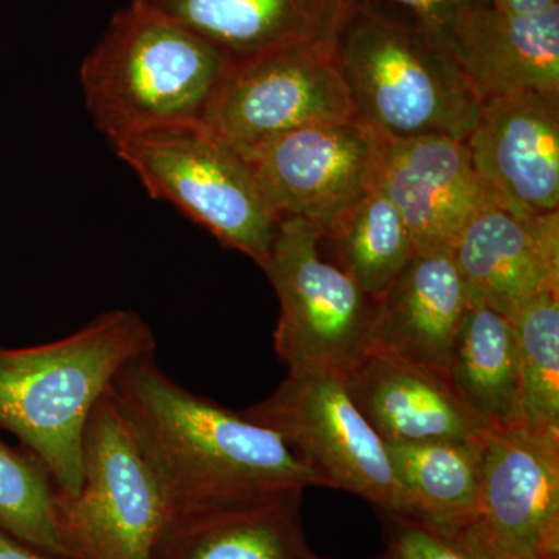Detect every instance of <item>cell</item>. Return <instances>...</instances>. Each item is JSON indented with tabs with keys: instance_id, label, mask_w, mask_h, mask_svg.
Listing matches in <instances>:
<instances>
[{
	"instance_id": "6da1fadb",
	"label": "cell",
	"mask_w": 559,
	"mask_h": 559,
	"mask_svg": "<svg viewBox=\"0 0 559 559\" xmlns=\"http://www.w3.org/2000/svg\"><path fill=\"white\" fill-rule=\"evenodd\" d=\"M110 393L176 509L330 487L278 433L183 389L154 355L127 364Z\"/></svg>"
},
{
	"instance_id": "7a4b0ae2",
	"label": "cell",
	"mask_w": 559,
	"mask_h": 559,
	"mask_svg": "<svg viewBox=\"0 0 559 559\" xmlns=\"http://www.w3.org/2000/svg\"><path fill=\"white\" fill-rule=\"evenodd\" d=\"M154 352L153 330L132 310L102 312L49 344L0 345V429L43 460L60 495H75L92 409L127 364Z\"/></svg>"
},
{
	"instance_id": "3957f363",
	"label": "cell",
	"mask_w": 559,
	"mask_h": 559,
	"mask_svg": "<svg viewBox=\"0 0 559 559\" xmlns=\"http://www.w3.org/2000/svg\"><path fill=\"white\" fill-rule=\"evenodd\" d=\"M356 119L384 140H466L481 102L439 36L347 0L331 38Z\"/></svg>"
},
{
	"instance_id": "277c9868",
	"label": "cell",
	"mask_w": 559,
	"mask_h": 559,
	"mask_svg": "<svg viewBox=\"0 0 559 559\" xmlns=\"http://www.w3.org/2000/svg\"><path fill=\"white\" fill-rule=\"evenodd\" d=\"M229 58L189 28L131 0L80 69L87 112L110 145L202 123Z\"/></svg>"
},
{
	"instance_id": "5b68a950",
	"label": "cell",
	"mask_w": 559,
	"mask_h": 559,
	"mask_svg": "<svg viewBox=\"0 0 559 559\" xmlns=\"http://www.w3.org/2000/svg\"><path fill=\"white\" fill-rule=\"evenodd\" d=\"M83 479L57 491L58 533L70 559H154L176 506L110 388L87 419Z\"/></svg>"
},
{
	"instance_id": "8992f818",
	"label": "cell",
	"mask_w": 559,
	"mask_h": 559,
	"mask_svg": "<svg viewBox=\"0 0 559 559\" xmlns=\"http://www.w3.org/2000/svg\"><path fill=\"white\" fill-rule=\"evenodd\" d=\"M112 146L151 197L170 202L263 270L278 218L249 162L226 140L197 123L143 132Z\"/></svg>"
},
{
	"instance_id": "52a82bcc",
	"label": "cell",
	"mask_w": 559,
	"mask_h": 559,
	"mask_svg": "<svg viewBox=\"0 0 559 559\" xmlns=\"http://www.w3.org/2000/svg\"><path fill=\"white\" fill-rule=\"evenodd\" d=\"M322 234L300 218L278 221L263 271L280 301L274 348L289 373L345 374L371 349L378 301L320 255Z\"/></svg>"
},
{
	"instance_id": "ba28073f",
	"label": "cell",
	"mask_w": 559,
	"mask_h": 559,
	"mask_svg": "<svg viewBox=\"0 0 559 559\" xmlns=\"http://www.w3.org/2000/svg\"><path fill=\"white\" fill-rule=\"evenodd\" d=\"M241 415L278 433L330 488L358 495L382 513L411 516L388 448L353 403L342 374L288 373L272 395Z\"/></svg>"
},
{
	"instance_id": "9c48e42d",
	"label": "cell",
	"mask_w": 559,
	"mask_h": 559,
	"mask_svg": "<svg viewBox=\"0 0 559 559\" xmlns=\"http://www.w3.org/2000/svg\"><path fill=\"white\" fill-rule=\"evenodd\" d=\"M356 117L329 43H300L229 62L202 124L242 157L286 132Z\"/></svg>"
},
{
	"instance_id": "30bf717a",
	"label": "cell",
	"mask_w": 559,
	"mask_h": 559,
	"mask_svg": "<svg viewBox=\"0 0 559 559\" xmlns=\"http://www.w3.org/2000/svg\"><path fill=\"white\" fill-rule=\"evenodd\" d=\"M381 145L380 135L353 117L286 132L245 159L278 221L305 219L325 238L377 186Z\"/></svg>"
},
{
	"instance_id": "8fae6325",
	"label": "cell",
	"mask_w": 559,
	"mask_h": 559,
	"mask_svg": "<svg viewBox=\"0 0 559 559\" xmlns=\"http://www.w3.org/2000/svg\"><path fill=\"white\" fill-rule=\"evenodd\" d=\"M463 533L491 559H559V436L485 433L479 507Z\"/></svg>"
},
{
	"instance_id": "7c38bea8",
	"label": "cell",
	"mask_w": 559,
	"mask_h": 559,
	"mask_svg": "<svg viewBox=\"0 0 559 559\" xmlns=\"http://www.w3.org/2000/svg\"><path fill=\"white\" fill-rule=\"evenodd\" d=\"M465 142L499 205L525 216L559 212V97L521 92L484 102Z\"/></svg>"
},
{
	"instance_id": "4fadbf2b",
	"label": "cell",
	"mask_w": 559,
	"mask_h": 559,
	"mask_svg": "<svg viewBox=\"0 0 559 559\" xmlns=\"http://www.w3.org/2000/svg\"><path fill=\"white\" fill-rule=\"evenodd\" d=\"M377 186L403 216L415 252H451L477 210L495 201L465 140L382 139Z\"/></svg>"
},
{
	"instance_id": "5bb4252c",
	"label": "cell",
	"mask_w": 559,
	"mask_h": 559,
	"mask_svg": "<svg viewBox=\"0 0 559 559\" xmlns=\"http://www.w3.org/2000/svg\"><path fill=\"white\" fill-rule=\"evenodd\" d=\"M468 288L514 322L530 301L559 290V212L525 216L491 201L451 250Z\"/></svg>"
},
{
	"instance_id": "9a60e30c",
	"label": "cell",
	"mask_w": 559,
	"mask_h": 559,
	"mask_svg": "<svg viewBox=\"0 0 559 559\" xmlns=\"http://www.w3.org/2000/svg\"><path fill=\"white\" fill-rule=\"evenodd\" d=\"M439 38L481 103L521 92L559 97V5L538 14L474 7Z\"/></svg>"
},
{
	"instance_id": "2e32d148",
	"label": "cell",
	"mask_w": 559,
	"mask_h": 559,
	"mask_svg": "<svg viewBox=\"0 0 559 559\" xmlns=\"http://www.w3.org/2000/svg\"><path fill=\"white\" fill-rule=\"evenodd\" d=\"M344 381L384 443L476 441L489 430L466 409L447 374L384 349L371 348Z\"/></svg>"
},
{
	"instance_id": "e0dca14e",
	"label": "cell",
	"mask_w": 559,
	"mask_h": 559,
	"mask_svg": "<svg viewBox=\"0 0 559 559\" xmlns=\"http://www.w3.org/2000/svg\"><path fill=\"white\" fill-rule=\"evenodd\" d=\"M304 489L176 509L154 559H314L301 525Z\"/></svg>"
},
{
	"instance_id": "ac0fdd59",
	"label": "cell",
	"mask_w": 559,
	"mask_h": 559,
	"mask_svg": "<svg viewBox=\"0 0 559 559\" xmlns=\"http://www.w3.org/2000/svg\"><path fill=\"white\" fill-rule=\"evenodd\" d=\"M468 299L451 252H415L378 300L371 348L447 374Z\"/></svg>"
},
{
	"instance_id": "d6986e66",
	"label": "cell",
	"mask_w": 559,
	"mask_h": 559,
	"mask_svg": "<svg viewBox=\"0 0 559 559\" xmlns=\"http://www.w3.org/2000/svg\"><path fill=\"white\" fill-rule=\"evenodd\" d=\"M207 40L230 62L329 43L347 0H139Z\"/></svg>"
},
{
	"instance_id": "ffe728a7",
	"label": "cell",
	"mask_w": 559,
	"mask_h": 559,
	"mask_svg": "<svg viewBox=\"0 0 559 559\" xmlns=\"http://www.w3.org/2000/svg\"><path fill=\"white\" fill-rule=\"evenodd\" d=\"M448 381L487 429L524 426L521 348L513 322L469 289Z\"/></svg>"
},
{
	"instance_id": "44dd1931",
	"label": "cell",
	"mask_w": 559,
	"mask_h": 559,
	"mask_svg": "<svg viewBox=\"0 0 559 559\" xmlns=\"http://www.w3.org/2000/svg\"><path fill=\"white\" fill-rule=\"evenodd\" d=\"M481 441L385 443L411 520L450 533L473 525L479 507Z\"/></svg>"
},
{
	"instance_id": "7402d4cb",
	"label": "cell",
	"mask_w": 559,
	"mask_h": 559,
	"mask_svg": "<svg viewBox=\"0 0 559 559\" xmlns=\"http://www.w3.org/2000/svg\"><path fill=\"white\" fill-rule=\"evenodd\" d=\"M322 240L333 246L337 266L377 301L415 253L403 216L378 186L360 198Z\"/></svg>"
},
{
	"instance_id": "603a6c76",
	"label": "cell",
	"mask_w": 559,
	"mask_h": 559,
	"mask_svg": "<svg viewBox=\"0 0 559 559\" xmlns=\"http://www.w3.org/2000/svg\"><path fill=\"white\" fill-rule=\"evenodd\" d=\"M513 325L521 348L524 426L559 436V290L530 301Z\"/></svg>"
},
{
	"instance_id": "cb8c5ba5",
	"label": "cell",
	"mask_w": 559,
	"mask_h": 559,
	"mask_svg": "<svg viewBox=\"0 0 559 559\" xmlns=\"http://www.w3.org/2000/svg\"><path fill=\"white\" fill-rule=\"evenodd\" d=\"M57 491L43 460L0 440V527L27 546L68 558L58 533Z\"/></svg>"
},
{
	"instance_id": "d4e9b609",
	"label": "cell",
	"mask_w": 559,
	"mask_h": 559,
	"mask_svg": "<svg viewBox=\"0 0 559 559\" xmlns=\"http://www.w3.org/2000/svg\"><path fill=\"white\" fill-rule=\"evenodd\" d=\"M381 516L390 559H491L466 533L443 532L382 511Z\"/></svg>"
},
{
	"instance_id": "484cf974",
	"label": "cell",
	"mask_w": 559,
	"mask_h": 559,
	"mask_svg": "<svg viewBox=\"0 0 559 559\" xmlns=\"http://www.w3.org/2000/svg\"><path fill=\"white\" fill-rule=\"evenodd\" d=\"M371 9L440 36L462 11L491 5L489 0H356Z\"/></svg>"
},
{
	"instance_id": "4316f807",
	"label": "cell",
	"mask_w": 559,
	"mask_h": 559,
	"mask_svg": "<svg viewBox=\"0 0 559 559\" xmlns=\"http://www.w3.org/2000/svg\"><path fill=\"white\" fill-rule=\"evenodd\" d=\"M0 559H70L21 543L0 527Z\"/></svg>"
},
{
	"instance_id": "83f0119b",
	"label": "cell",
	"mask_w": 559,
	"mask_h": 559,
	"mask_svg": "<svg viewBox=\"0 0 559 559\" xmlns=\"http://www.w3.org/2000/svg\"><path fill=\"white\" fill-rule=\"evenodd\" d=\"M496 10L509 14H538L559 5V0H489Z\"/></svg>"
},
{
	"instance_id": "f1b7e54d",
	"label": "cell",
	"mask_w": 559,
	"mask_h": 559,
	"mask_svg": "<svg viewBox=\"0 0 559 559\" xmlns=\"http://www.w3.org/2000/svg\"><path fill=\"white\" fill-rule=\"evenodd\" d=\"M314 559H323V558L316 557V555H314ZM378 559H390V558L388 557V555H384V557H381V558H378Z\"/></svg>"
}]
</instances>
